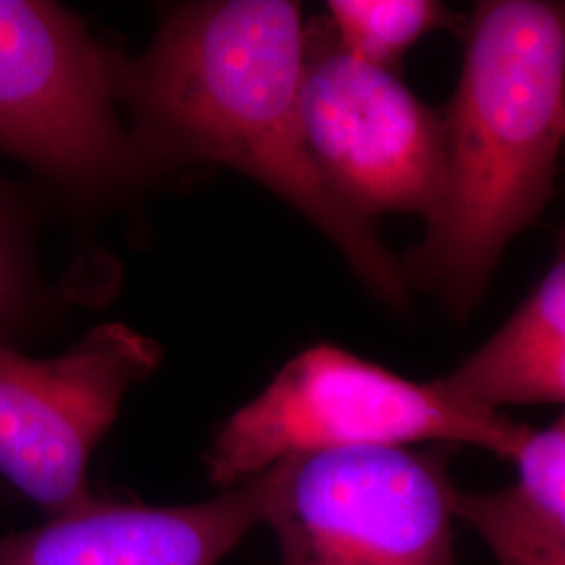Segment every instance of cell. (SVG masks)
Segmentation results:
<instances>
[{
	"label": "cell",
	"mask_w": 565,
	"mask_h": 565,
	"mask_svg": "<svg viewBox=\"0 0 565 565\" xmlns=\"http://www.w3.org/2000/svg\"><path fill=\"white\" fill-rule=\"evenodd\" d=\"M306 25L298 2L212 0L177 9L149 49L116 60V95L149 163L207 160L243 172L298 210L385 303L408 282L371 221L324 179L306 139Z\"/></svg>",
	"instance_id": "1"
},
{
	"label": "cell",
	"mask_w": 565,
	"mask_h": 565,
	"mask_svg": "<svg viewBox=\"0 0 565 565\" xmlns=\"http://www.w3.org/2000/svg\"><path fill=\"white\" fill-rule=\"evenodd\" d=\"M565 0H486L467 23L445 124V191L403 260L411 287L467 317L553 198L565 141Z\"/></svg>",
	"instance_id": "2"
},
{
	"label": "cell",
	"mask_w": 565,
	"mask_h": 565,
	"mask_svg": "<svg viewBox=\"0 0 565 565\" xmlns=\"http://www.w3.org/2000/svg\"><path fill=\"white\" fill-rule=\"evenodd\" d=\"M527 431L501 413L459 403L438 380L413 382L321 343L228 417L207 469L228 490L285 457L354 446H476L511 461Z\"/></svg>",
	"instance_id": "3"
},
{
	"label": "cell",
	"mask_w": 565,
	"mask_h": 565,
	"mask_svg": "<svg viewBox=\"0 0 565 565\" xmlns=\"http://www.w3.org/2000/svg\"><path fill=\"white\" fill-rule=\"evenodd\" d=\"M281 565H455L446 446H354L260 471Z\"/></svg>",
	"instance_id": "4"
},
{
	"label": "cell",
	"mask_w": 565,
	"mask_h": 565,
	"mask_svg": "<svg viewBox=\"0 0 565 565\" xmlns=\"http://www.w3.org/2000/svg\"><path fill=\"white\" fill-rule=\"evenodd\" d=\"M116 57L70 9L0 0V151L70 195L109 193L147 163L116 111Z\"/></svg>",
	"instance_id": "5"
},
{
	"label": "cell",
	"mask_w": 565,
	"mask_h": 565,
	"mask_svg": "<svg viewBox=\"0 0 565 565\" xmlns=\"http://www.w3.org/2000/svg\"><path fill=\"white\" fill-rule=\"evenodd\" d=\"M302 120L327 182L356 214L429 223L445 191V124L396 72L345 53L327 20L306 25Z\"/></svg>",
	"instance_id": "6"
},
{
	"label": "cell",
	"mask_w": 565,
	"mask_h": 565,
	"mask_svg": "<svg viewBox=\"0 0 565 565\" xmlns=\"http://www.w3.org/2000/svg\"><path fill=\"white\" fill-rule=\"evenodd\" d=\"M158 364L160 345L120 323L42 361L0 343V476L51 518L90 505L93 450Z\"/></svg>",
	"instance_id": "7"
},
{
	"label": "cell",
	"mask_w": 565,
	"mask_h": 565,
	"mask_svg": "<svg viewBox=\"0 0 565 565\" xmlns=\"http://www.w3.org/2000/svg\"><path fill=\"white\" fill-rule=\"evenodd\" d=\"M260 473L195 505H90L0 536V565H216L263 524Z\"/></svg>",
	"instance_id": "8"
},
{
	"label": "cell",
	"mask_w": 565,
	"mask_h": 565,
	"mask_svg": "<svg viewBox=\"0 0 565 565\" xmlns=\"http://www.w3.org/2000/svg\"><path fill=\"white\" fill-rule=\"evenodd\" d=\"M564 343L565 235L555 263L530 298L455 371L438 377V384L446 394L467 404L469 396L490 380Z\"/></svg>",
	"instance_id": "9"
},
{
	"label": "cell",
	"mask_w": 565,
	"mask_h": 565,
	"mask_svg": "<svg viewBox=\"0 0 565 565\" xmlns=\"http://www.w3.org/2000/svg\"><path fill=\"white\" fill-rule=\"evenodd\" d=\"M329 25L352 57L396 72L404 55L434 30L450 25L436 0H331Z\"/></svg>",
	"instance_id": "10"
},
{
	"label": "cell",
	"mask_w": 565,
	"mask_h": 565,
	"mask_svg": "<svg viewBox=\"0 0 565 565\" xmlns=\"http://www.w3.org/2000/svg\"><path fill=\"white\" fill-rule=\"evenodd\" d=\"M518 480L503 488L509 505L545 545L565 557V415L530 427L511 459Z\"/></svg>",
	"instance_id": "11"
},
{
	"label": "cell",
	"mask_w": 565,
	"mask_h": 565,
	"mask_svg": "<svg viewBox=\"0 0 565 565\" xmlns=\"http://www.w3.org/2000/svg\"><path fill=\"white\" fill-rule=\"evenodd\" d=\"M44 303L28 205L0 179V343L30 329Z\"/></svg>",
	"instance_id": "12"
},
{
	"label": "cell",
	"mask_w": 565,
	"mask_h": 565,
	"mask_svg": "<svg viewBox=\"0 0 565 565\" xmlns=\"http://www.w3.org/2000/svg\"><path fill=\"white\" fill-rule=\"evenodd\" d=\"M457 522L469 525L499 565H565L564 555L545 545L509 505L503 488L457 492Z\"/></svg>",
	"instance_id": "13"
},
{
	"label": "cell",
	"mask_w": 565,
	"mask_h": 565,
	"mask_svg": "<svg viewBox=\"0 0 565 565\" xmlns=\"http://www.w3.org/2000/svg\"><path fill=\"white\" fill-rule=\"evenodd\" d=\"M565 404V343L478 387L467 404L501 413L511 404Z\"/></svg>",
	"instance_id": "14"
},
{
	"label": "cell",
	"mask_w": 565,
	"mask_h": 565,
	"mask_svg": "<svg viewBox=\"0 0 565 565\" xmlns=\"http://www.w3.org/2000/svg\"><path fill=\"white\" fill-rule=\"evenodd\" d=\"M564 126H565V118H564Z\"/></svg>",
	"instance_id": "15"
}]
</instances>
